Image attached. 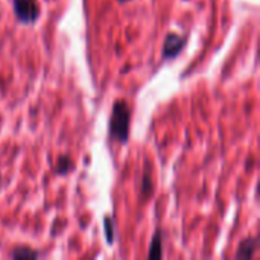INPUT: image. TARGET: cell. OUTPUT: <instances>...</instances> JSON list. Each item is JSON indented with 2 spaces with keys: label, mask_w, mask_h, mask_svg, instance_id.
Instances as JSON below:
<instances>
[{
  "label": "cell",
  "mask_w": 260,
  "mask_h": 260,
  "mask_svg": "<svg viewBox=\"0 0 260 260\" xmlns=\"http://www.w3.org/2000/svg\"><path fill=\"white\" fill-rule=\"evenodd\" d=\"M129 122L131 110L125 101H117L113 105L111 119H110V134L120 143H126L129 136Z\"/></svg>",
  "instance_id": "obj_1"
},
{
  "label": "cell",
  "mask_w": 260,
  "mask_h": 260,
  "mask_svg": "<svg viewBox=\"0 0 260 260\" xmlns=\"http://www.w3.org/2000/svg\"><path fill=\"white\" fill-rule=\"evenodd\" d=\"M14 12L23 23H32L40 15V8L35 0H14Z\"/></svg>",
  "instance_id": "obj_2"
},
{
  "label": "cell",
  "mask_w": 260,
  "mask_h": 260,
  "mask_svg": "<svg viewBox=\"0 0 260 260\" xmlns=\"http://www.w3.org/2000/svg\"><path fill=\"white\" fill-rule=\"evenodd\" d=\"M184 38L180 35H168L166 41H165V47H163V55L165 58H174L183 47H184Z\"/></svg>",
  "instance_id": "obj_3"
},
{
  "label": "cell",
  "mask_w": 260,
  "mask_h": 260,
  "mask_svg": "<svg viewBox=\"0 0 260 260\" xmlns=\"http://www.w3.org/2000/svg\"><path fill=\"white\" fill-rule=\"evenodd\" d=\"M256 248H257V239L256 238H248V239L241 242L236 257L238 259H250V257H253Z\"/></svg>",
  "instance_id": "obj_4"
},
{
  "label": "cell",
  "mask_w": 260,
  "mask_h": 260,
  "mask_svg": "<svg viewBox=\"0 0 260 260\" xmlns=\"http://www.w3.org/2000/svg\"><path fill=\"white\" fill-rule=\"evenodd\" d=\"M161 235L160 232L155 233L154 239H152V244H151V250H149V259H160L161 257Z\"/></svg>",
  "instance_id": "obj_5"
},
{
  "label": "cell",
  "mask_w": 260,
  "mask_h": 260,
  "mask_svg": "<svg viewBox=\"0 0 260 260\" xmlns=\"http://www.w3.org/2000/svg\"><path fill=\"white\" fill-rule=\"evenodd\" d=\"M11 257H14V259H34V257H38V253L32 251L30 248H17L12 251Z\"/></svg>",
  "instance_id": "obj_6"
},
{
  "label": "cell",
  "mask_w": 260,
  "mask_h": 260,
  "mask_svg": "<svg viewBox=\"0 0 260 260\" xmlns=\"http://www.w3.org/2000/svg\"><path fill=\"white\" fill-rule=\"evenodd\" d=\"M72 160L69 158V157H59L58 158V165H56V168H55V172H58V174H67L70 169H72Z\"/></svg>",
  "instance_id": "obj_7"
},
{
  "label": "cell",
  "mask_w": 260,
  "mask_h": 260,
  "mask_svg": "<svg viewBox=\"0 0 260 260\" xmlns=\"http://www.w3.org/2000/svg\"><path fill=\"white\" fill-rule=\"evenodd\" d=\"M105 229H107V239L111 244L113 242V232H111V224H110V219L108 218L105 219Z\"/></svg>",
  "instance_id": "obj_8"
},
{
  "label": "cell",
  "mask_w": 260,
  "mask_h": 260,
  "mask_svg": "<svg viewBox=\"0 0 260 260\" xmlns=\"http://www.w3.org/2000/svg\"><path fill=\"white\" fill-rule=\"evenodd\" d=\"M119 2H128V0H119Z\"/></svg>",
  "instance_id": "obj_9"
}]
</instances>
